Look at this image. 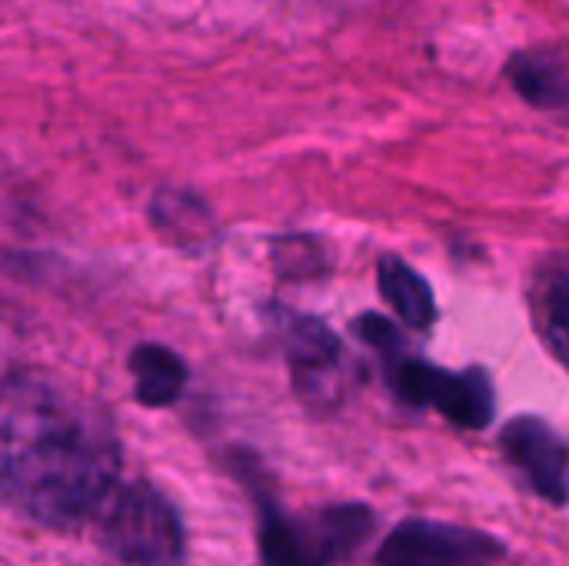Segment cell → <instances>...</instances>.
Listing matches in <instances>:
<instances>
[{"label":"cell","mask_w":569,"mask_h":566,"mask_svg":"<svg viewBox=\"0 0 569 566\" xmlns=\"http://www.w3.org/2000/svg\"><path fill=\"white\" fill-rule=\"evenodd\" d=\"M377 284H380V294L387 297V304L413 330H427L437 320V304H433L430 284L407 260H400L397 254L380 257V264H377Z\"/></svg>","instance_id":"10"},{"label":"cell","mask_w":569,"mask_h":566,"mask_svg":"<svg viewBox=\"0 0 569 566\" xmlns=\"http://www.w3.org/2000/svg\"><path fill=\"white\" fill-rule=\"evenodd\" d=\"M373 530V514L360 504L323 507L317 514H283L277 504L260 507L263 566H333L357 550Z\"/></svg>","instance_id":"2"},{"label":"cell","mask_w":569,"mask_h":566,"mask_svg":"<svg viewBox=\"0 0 569 566\" xmlns=\"http://www.w3.org/2000/svg\"><path fill=\"white\" fill-rule=\"evenodd\" d=\"M120 474L110 420L57 380L0 367V497L47 527L93 517Z\"/></svg>","instance_id":"1"},{"label":"cell","mask_w":569,"mask_h":566,"mask_svg":"<svg viewBox=\"0 0 569 566\" xmlns=\"http://www.w3.org/2000/svg\"><path fill=\"white\" fill-rule=\"evenodd\" d=\"M287 364L297 397L313 414H333L353 384L343 344L313 317H300L287 330Z\"/></svg>","instance_id":"6"},{"label":"cell","mask_w":569,"mask_h":566,"mask_svg":"<svg viewBox=\"0 0 569 566\" xmlns=\"http://www.w3.org/2000/svg\"><path fill=\"white\" fill-rule=\"evenodd\" d=\"M507 77L517 87V93L540 107V110H563L569 97L567 57L560 47H540L513 53L507 63Z\"/></svg>","instance_id":"8"},{"label":"cell","mask_w":569,"mask_h":566,"mask_svg":"<svg viewBox=\"0 0 569 566\" xmlns=\"http://www.w3.org/2000/svg\"><path fill=\"white\" fill-rule=\"evenodd\" d=\"M103 544L123 566H180L183 527L173 504L150 484L113 487L103 500Z\"/></svg>","instance_id":"3"},{"label":"cell","mask_w":569,"mask_h":566,"mask_svg":"<svg viewBox=\"0 0 569 566\" xmlns=\"http://www.w3.org/2000/svg\"><path fill=\"white\" fill-rule=\"evenodd\" d=\"M503 557V544L483 530L440 524V520H403L377 550V566H490Z\"/></svg>","instance_id":"5"},{"label":"cell","mask_w":569,"mask_h":566,"mask_svg":"<svg viewBox=\"0 0 569 566\" xmlns=\"http://www.w3.org/2000/svg\"><path fill=\"white\" fill-rule=\"evenodd\" d=\"M503 457L530 480V487L563 507L567 500V444L563 437L540 417H517L500 434Z\"/></svg>","instance_id":"7"},{"label":"cell","mask_w":569,"mask_h":566,"mask_svg":"<svg viewBox=\"0 0 569 566\" xmlns=\"http://www.w3.org/2000/svg\"><path fill=\"white\" fill-rule=\"evenodd\" d=\"M380 357L387 364V380L403 404L433 407L463 430H483L493 420V387L483 370L450 374L407 354V344H397Z\"/></svg>","instance_id":"4"},{"label":"cell","mask_w":569,"mask_h":566,"mask_svg":"<svg viewBox=\"0 0 569 566\" xmlns=\"http://www.w3.org/2000/svg\"><path fill=\"white\" fill-rule=\"evenodd\" d=\"M130 374H133V397L143 407H170L180 400L187 387V364L160 344H140L130 354Z\"/></svg>","instance_id":"9"},{"label":"cell","mask_w":569,"mask_h":566,"mask_svg":"<svg viewBox=\"0 0 569 566\" xmlns=\"http://www.w3.org/2000/svg\"><path fill=\"white\" fill-rule=\"evenodd\" d=\"M567 267L563 260H553L550 267L540 270L537 287H533V310H537V324L553 350V357L560 360L567 350Z\"/></svg>","instance_id":"11"}]
</instances>
